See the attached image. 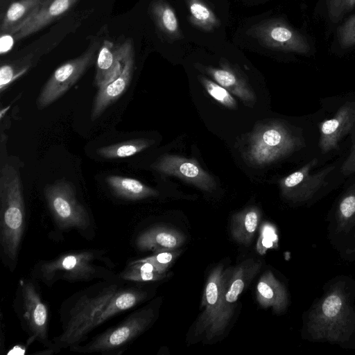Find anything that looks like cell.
I'll return each mask as SVG.
<instances>
[{"instance_id":"836d02e7","label":"cell","mask_w":355,"mask_h":355,"mask_svg":"<svg viewBox=\"0 0 355 355\" xmlns=\"http://www.w3.org/2000/svg\"><path fill=\"white\" fill-rule=\"evenodd\" d=\"M337 37L343 49L355 46V14L338 28Z\"/></svg>"},{"instance_id":"6da1fadb","label":"cell","mask_w":355,"mask_h":355,"mask_svg":"<svg viewBox=\"0 0 355 355\" xmlns=\"http://www.w3.org/2000/svg\"><path fill=\"white\" fill-rule=\"evenodd\" d=\"M302 334L311 342L355 348V280L340 275L331 279L304 316Z\"/></svg>"},{"instance_id":"4fadbf2b","label":"cell","mask_w":355,"mask_h":355,"mask_svg":"<svg viewBox=\"0 0 355 355\" xmlns=\"http://www.w3.org/2000/svg\"><path fill=\"white\" fill-rule=\"evenodd\" d=\"M230 268L218 265L209 274L202 297L204 311L200 314L196 326V334H205L207 339L213 338V331L217 321L222 295Z\"/></svg>"},{"instance_id":"3957f363","label":"cell","mask_w":355,"mask_h":355,"mask_svg":"<svg viewBox=\"0 0 355 355\" xmlns=\"http://www.w3.org/2000/svg\"><path fill=\"white\" fill-rule=\"evenodd\" d=\"M115 267L105 250L87 249L39 261L34 265L31 275L51 287L60 280L73 283L114 279L118 277Z\"/></svg>"},{"instance_id":"f1b7e54d","label":"cell","mask_w":355,"mask_h":355,"mask_svg":"<svg viewBox=\"0 0 355 355\" xmlns=\"http://www.w3.org/2000/svg\"><path fill=\"white\" fill-rule=\"evenodd\" d=\"M153 141L147 139H130L103 146L97 149L96 153L105 159L125 158L136 155L148 148L153 144Z\"/></svg>"},{"instance_id":"f546056e","label":"cell","mask_w":355,"mask_h":355,"mask_svg":"<svg viewBox=\"0 0 355 355\" xmlns=\"http://www.w3.org/2000/svg\"><path fill=\"white\" fill-rule=\"evenodd\" d=\"M31 62L24 59L6 62L0 67V89L3 92L15 80L26 73Z\"/></svg>"},{"instance_id":"4dcf8cb0","label":"cell","mask_w":355,"mask_h":355,"mask_svg":"<svg viewBox=\"0 0 355 355\" xmlns=\"http://www.w3.org/2000/svg\"><path fill=\"white\" fill-rule=\"evenodd\" d=\"M199 80L207 92L214 100L229 109H236V100L225 87L202 76H199Z\"/></svg>"},{"instance_id":"d6986e66","label":"cell","mask_w":355,"mask_h":355,"mask_svg":"<svg viewBox=\"0 0 355 355\" xmlns=\"http://www.w3.org/2000/svg\"><path fill=\"white\" fill-rule=\"evenodd\" d=\"M80 0H44L33 18L13 35L16 40L24 39L56 20L69 11Z\"/></svg>"},{"instance_id":"74e56055","label":"cell","mask_w":355,"mask_h":355,"mask_svg":"<svg viewBox=\"0 0 355 355\" xmlns=\"http://www.w3.org/2000/svg\"><path fill=\"white\" fill-rule=\"evenodd\" d=\"M355 6V0H345L343 14L350 11Z\"/></svg>"},{"instance_id":"52a82bcc","label":"cell","mask_w":355,"mask_h":355,"mask_svg":"<svg viewBox=\"0 0 355 355\" xmlns=\"http://www.w3.org/2000/svg\"><path fill=\"white\" fill-rule=\"evenodd\" d=\"M44 195L60 230H75L84 236L89 235L93 227L91 216L85 205L78 199L71 182L60 180L48 184L44 188Z\"/></svg>"},{"instance_id":"e0dca14e","label":"cell","mask_w":355,"mask_h":355,"mask_svg":"<svg viewBox=\"0 0 355 355\" xmlns=\"http://www.w3.org/2000/svg\"><path fill=\"white\" fill-rule=\"evenodd\" d=\"M131 43V40L121 43H114L108 40L103 41L96 60V71L94 81L96 87L104 85L119 75Z\"/></svg>"},{"instance_id":"ffe728a7","label":"cell","mask_w":355,"mask_h":355,"mask_svg":"<svg viewBox=\"0 0 355 355\" xmlns=\"http://www.w3.org/2000/svg\"><path fill=\"white\" fill-rule=\"evenodd\" d=\"M185 236L178 230L166 226H154L139 233L135 245L140 251L178 249L185 241Z\"/></svg>"},{"instance_id":"603a6c76","label":"cell","mask_w":355,"mask_h":355,"mask_svg":"<svg viewBox=\"0 0 355 355\" xmlns=\"http://www.w3.org/2000/svg\"><path fill=\"white\" fill-rule=\"evenodd\" d=\"M148 296V292L139 287H125L124 285L109 300L101 313L96 318L94 321V329L114 315L144 302Z\"/></svg>"},{"instance_id":"7402d4cb","label":"cell","mask_w":355,"mask_h":355,"mask_svg":"<svg viewBox=\"0 0 355 355\" xmlns=\"http://www.w3.org/2000/svg\"><path fill=\"white\" fill-rule=\"evenodd\" d=\"M256 294L257 301L262 307H271L277 313L284 312L288 305V294L286 287L270 270L260 277Z\"/></svg>"},{"instance_id":"5b68a950","label":"cell","mask_w":355,"mask_h":355,"mask_svg":"<svg viewBox=\"0 0 355 355\" xmlns=\"http://www.w3.org/2000/svg\"><path fill=\"white\" fill-rule=\"evenodd\" d=\"M13 307L21 329L28 335L27 343L37 341L44 347L55 350L48 335L49 306L42 297L36 279L32 277L19 280Z\"/></svg>"},{"instance_id":"83f0119b","label":"cell","mask_w":355,"mask_h":355,"mask_svg":"<svg viewBox=\"0 0 355 355\" xmlns=\"http://www.w3.org/2000/svg\"><path fill=\"white\" fill-rule=\"evenodd\" d=\"M188 21L196 28L213 33L221 26V21L205 0H184Z\"/></svg>"},{"instance_id":"44dd1931","label":"cell","mask_w":355,"mask_h":355,"mask_svg":"<svg viewBox=\"0 0 355 355\" xmlns=\"http://www.w3.org/2000/svg\"><path fill=\"white\" fill-rule=\"evenodd\" d=\"M148 10L156 29L164 41L173 44L184 39V35L175 10L166 0H153Z\"/></svg>"},{"instance_id":"9c48e42d","label":"cell","mask_w":355,"mask_h":355,"mask_svg":"<svg viewBox=\"0 0 355 355\" xmlns=\"http://www.w3.org/2000/svg\"><path fill=\"white\" fill-rule=\"evenodd\" d=\"M101 43L92 42L78 57L58 67L43 86L37 99L38 109L51 105L63 96L96 60Z\"/></svg>"},{"instance_id":"8d00e7d4","label":"cell","mask_w":355,"mask_h":355,"mask_svg":"<svg viewBox=\"0 0 355 355\" xmlns=\"http://www.w3.org/2000/svg\"><path fill=\"white\" fill-rule=\"evenodd\" d=\"M342 257L347 261H355V241L344 249Z\"/></svg>"},{"instance_id":"4316f807","label":"cell","mask_w":355,"mask_h":355,"mask_svg":"<svg viewBox=\"0 0 355 355\" xmlns=\"http://www.w3.org/2000/svg\"><path fill=\"white\" fill-rule=\"evenodd\" d=\"M261 214L256 207L245 208L234 214L231 219V234L235 241L243 245L252 241L257 230Z\"/></svg>"},{"instance_id":"8992f818","label":"cell","mask_w":355,"mask_h":355,"mask_svg":"<svg viewBox=\"0 0 355 355\" xmlns=\"http://www.w3.org/2000/svg\"><path fill=\"white\" fill-rule=\"evenodd\" d=\"M301 145L300 138L287 125L280 121H270L254 130L245 157L252 166H266L284 158Z\"/></svg>"},{"instance_id":"cb8c5ba5","label":"cell","mask_w":355,"mask_h":355,"mask_svg":"<svg viewBox=\"0 0 355 355\" xmlns=\"http://www.w3.org/2000/svg\"><path fill=\"white\" fill-rule=\"evenodd\" d=\"M43 1L17 0L10 3L1 20V35H14L33 18Z\"/></svg>"},{"instance_id":"f35d334b","label":"cell","mask_w":355,"mask_h":355,"mask_svg":"<svg viewBox=\"0 0 355 355\" xmlns=\"http://www.w3.org/2000/svg\"><path fill=\"white\" fill-rule=\"evenodd\" d=\"M352 235H353V239H354V241H355V230H354V232H353Z\"/></svg>"},{"instance_id":"5bb4252c","label":"cell","mask_w":355,"mask_h":355,"mask_svg":"<svg viewBox=\"0 0 355 355\" xmlns=\"http://www.w3.org/2000/svg\"><path fill=\"white\" fill-rule=\"evenodd\" d=\"M152 167L164 174L176 176L205 191H212L216 188L214 178L192 159L164 155L153 163Z\"/></svg>"},{"instance_id":"7a4b0ae2","label":"cell","mask_w":355,"mask_h":355,"mask_svg":"<svg viewBox=\"0 0 355 355\" xmlns=\"http://www.w3.org/2000/svg\"><path fill=\"white\" fill-rule=\"evenodd\" d=\"M119 277L101 280L66 299L60 309V334L52 340L53 349L59 352L86 340L94 329V321L109 300L125 285Z\"/></svg>"},{"instance_id":"484cf974","label":"cell","mask_w":355,"mask_h":355,"mask_svg":"<svg viewBox=\"0 0 355 355\" xmlns=\"http://www.w3.org/2000/svg\"><path fill=\"white\" fill-rule=\"evenodd\" d=\"M106 182L116 196L128 200H139L158 195L157 190L132 178L110 175L106 178Z\"/></svg>"},{"instance_id":"1f68e13d","label":"cell","mask_w":355,"mask_h":355,"mask_svg":"<svg viewBox=\"0 0 355 355\" xmlns=\"http://www.w3.org/2000/svg\"><path fill=\"white\" fill-rule=\"evenodd\" d=\"M180 254L179 249L161 250L154 252L150 257L134 261L150 263L159 272L166 273Z\"/></svg>"},{"instance_id":"2e32d148","label":"cell","mask_w":355,"mask_h":355,"mask_svg":"<svg viewBox=\"0 0 355 355\" xmlns=\"http://www.w3.org/2000/svg\"><path fill=\"white\" fill-rule=\"evenodd\" d=\"M220 67L205 66L199 63L195 67L208 74L220 85L247 105H252L256 100L254 93L242 73L225 58L220 61Z\"/></svg>"},{"instance_id":"d590c367","label":"cell","mask_w":355,"mask_h":355,"mask_svg":"<svg viewBox=\"0 0 355 355\" xmlns=\"http://www.w3.org/2000/svg\"><path fill=\"white\" fill-rule=\"evenodd\" d=\"M345 0H327V9L332 19H340L343 14Z\"/></svg>"},{"instance_id":"d4e9b609","label":"cell","mask_w":355,"mask_h":355,"mask_svg":"<svg viewBox=\"0 0 355 355\" xmlns=\"http://www.w3.org/2000/svg\"><path fill=\"white\" fill-rule=\"evenodd\" d=\"M329 227L333 236L344 238L353 234L355 230V185L338 200Z\"/></svg>"},{"instance_id":"30bf717a","label":"cell","mask_w":355,"mask_h":355,"mask_svg":"<svg viewBox=\"0 0 355 355\" xmlns=\"http://www.w3.org/2000/svg\"><path fill=\"white\" fill-rule=\"evenodd\" d=\"M248 33L260 44L272 50L302 55L311 50L307 37L283 18L263 20L253 25Z\"/></svg>"},{"instance_id":"277c9868","label":"cell","mask_w":355,"mask_h":355,"mask_svg":"<svg viewBox=\"0 0 355 355\" xmlns=\"http://www.w3.org/2000/svg\"><path fill=\"white\" fill-rule=\"evenodd\" d=\"M25 224L22 182L17 168L4 164L0 171V252L2 261L13 272Z\"/></svg>"},{"instance_id":"ba28073f","label":"cell","mask_w":355,"mask_h":355,"mask_svg":"<svg viewBox=\"0 0 355 355\" xmlns=\"http://www.w3.org/2000/svg\"><path fill=\"white\" fill-rule=\"evenodd\" d=\"M155 311L146 306L136 310L118 324L96 335L85 345L69 348L78 353H110L121 349L144 333L153 322Z\"/></svg>"},{"instance_id":"9a60e30c","label":"cell","mask_w":355,"mask_h":355,"mask_svg":"<svg viewBox=\"0 0 355 355\" xmlns=\"http://www.w3.org/2000/svg\"><path fill=\"white\" fill-rule=\"evenodd\" d=\"M134 70L135 51L132 42L124 58L119 75L112 81L98 87L92 109V120L99 117L111 104L123 94L130 85Z\"/></svg>"},{"instance_id":"ac0fdd59","label":"cell","mask_w":355,"mask_h":355,"mask_svg":"<svg viewBox=\"0 0 355 355\" xmlns=\"http://www.w3.org/2000/svg\"><path fill=\"white\" fill-rule=\"evenodd\" d=\"M355 125V103L347 102L336 112L331 119L320 125L319 145L323 153L338 148L341 139L351 132Z\"/></svg>"},{"instance_id":"e575fe53","label":"cell","mask_w":355,"mask_h":355,"mask_svg":"<svg viewBox=\"0 0 355 355\" xmlns=\"http://www.w3.org/2000/svg\"><path fill=\"white\" fill-rule=\"evenodd\" d=\"M352 145L349 156L341 166V171L345 175L355 173V125L352 129Z\"/></svg>"},{"instance_id":"8fae6325","label":"cell","mask_w":355,"mask_h":355,"mask_svg":"<svg viewBox=\"0 0 355 355\" xmlns=\"http://www.w3.org/2000/svg\"><path fill=\"white\" fill-rule=\"evenodd\" d=\"M261 267L260 261L248 259L230 269L222 295L220 311L213 338L221 334L228 325L234 313L239 295L248 286Z\"/></svg>"},{"instance_id":"d6a6232c","label":"cell","mask_w":355,"mask_h":355,"mask_svg":"<svg viewBox=\"0 0 355 355\" xmlns=\"http://www.w3.org/2000/svg\"><path fill=\"white\" fill-rule=\"evenodd\" d=\"M118 277L124 282H147L163 279L166 277V274L146 272L127 266L123 271L118 274Z\"/></svg>"},{"instance_id":"7c38bea8","label":"cell","mask_w":355,"mask_h":355,"mask_svg":"<svg viewBox=\"0 0 355 355\" xmlns=\"http://www.w3.org/2000/svg\"><path fill=\"white\" fill-rule=\"evenodd\" d=\"M317 164L318 159L314 158L280 180L281 193L285 199L294 204H302L315 196L324 186L327 176L334 169L333 166H329L313 171Z\"/></svg>"},{"instance_id":"ab89813d","label":"cell","mask_w":355,"mask_h":355,"mask_svg":"<svg viewBox=\"0 0 355 355\" xmlns=\"http://www.w3.org/2000/svg\"><path fill=\"white\" fill-rule=\"evenodd\" d=\"M5 0H0L1 4L2 5Z\"/></svg>"}]
</instances>
